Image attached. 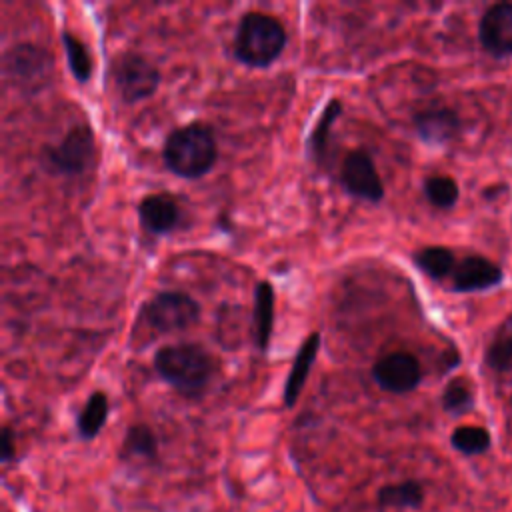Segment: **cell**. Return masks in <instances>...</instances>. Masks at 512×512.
<instances>
[{
	"label": "cell",
	"instance_id": "1",
	"mask_svg": "<svg viewBox=\"0 0 512 512\" xmlns=\"http://www.w3.org/2000/svg\"><path fill=\"white\" fill-rule=\"evenodd\" d=\"M216 156L214 132L204 122H188L174 128L162 148L164 164L180 178L204 176L212 170Z\"/></svg>",
	"mask_w": 512,
	"mask_h": 512
},
{
	"label": "cell",
	"instance_id": "2",
	"mask_svg": "<svg viewBox=\"0 0 512 512\" xmlns=\"http://www.w3.org/2000/svg\"><path fill=\"white\" fill-rule=\"evenodd\" d=\"M154 368L178 392L198 394L216 372V360L204 346L196 342H180L158 348L154 354Z\"/></svg>",
	"mask_w": 512,
	"mask_h": 512
},
{
	"label": "cell",
	"instance_id": "3",
	"mask_svg": "<svg viewBox=\"0 0 512 512\" xmlns=\"http://www.w3.org/2000/svg\"><path fill=\"white\" fill-rule=\"evenodd\" d=\"M286 46V30L282 22L266 12H246L236 28L234 56L250 68L270 66Z\"/></svg>",
	"mask_w": 512,
	"mask_h": 512
},
{
	"label": "cell",
	"instance_id": "4",
	"mask_svg": "<svg viewBox=\"0 0 512 512\" xmlns=\"http://www.w3.org/2000/svg\"><path fill=\"white\" fill-rule=\"evenodd\" d=\"M96 144L88 124L72 126L56 146L42 148V164L46 170L64 176H78L94 162Z\"/></svg>",
	"mask_w": 512,
	"mask_h": 512
},
{
	"label": "cell",
	"instance_id": "5",
	"mask_svg": "<svg viewBox=\"0 0 512 512\" xmlns=\"http://www.w3.org/2000/svg\"><path fill=\"white\" fill-rule=\"evenodd\" d=\"M112 80L120 98L134 104L156 92L160 70L138 52H122L112 62Z\"/></svg>",
	"mask_w": 512,
	"mask_h": 512
},
{
	"label": "cell",
	"instance_id": "6",
	"mask_svg": "<svg viewBox=\"0 0 512 512\" xmlns=\"http://www.w3.org/2000/svg\"><path fill=\"white\" fill-rule=\"evenodd\" d=\"M144 320L160 334L180 332L200 318L198 302L184 292H158L142 306Z\"/></svg>",
	"mask_w": 512,
	"mask_h": 512
},
{
	"label": "cell",
	"instance_id": "7",
	"mask_svg": "<svg viewBox=\"0 0 512 512\" xmlns=\"http://www.w3.org/2000/svg\"><path fill=\"white\" fill-rule=\"evenodd\" d=\"M52 70V54L36 44H14L4 54V72L20 86L36 90L46 84Z\"/></svg>",
	"mask_w": 512,
	"mask_h": 512
},
{
	"label": "cell",
	"instance_id": "8",
	"mask_svg": "<svg viewBox=\"0 0 512 512\" xmlns=\"http://www.w3.org/2000/svg\"><path fill=\"white\" fill-rule=\"evenodd\" d=\"M340 182L348 194L380 202L384 198V184L374 166V160L364 150H352L346 154L342 168H340Z\"/></svg>",
	"mask_w": 512,
	"mask_h": 512
},
{
	"label": "cell",
	"instance_id": "9",
	"mask_svg": "<svg viewBox=\"0 0 512 512\" xmlns=\"http://www.w3.org/2000/svg\"><path fill=\"white\" fill-rule=\"evenodd\" d=\"M372 376L386 392L406 394L420 384L422 368L410 352H390L374 362Z\"/></svg>",
	"mask_w": 512,
	"mask_h": 512
},
{
	"label": "cell",
	"instance_id": "10",
	"mask_svg": "<svg viewBox=\"0 0 512 512\" xmlns=\"http://www.w3.org/2000/svg\"><path fill=\"white\" fill-rule=\"evenodd\" d=\"M482 48L494 58L512 56V2L490 6L478 24Z\"/></svg>",
	"mask_w": 512,
	"mask_h": 512
},
{
	"label": "cell",
	"instance_id": "11",
	"mask_svg": "<svg viewBox=\"0 0 512 512\" xmlns=\"http://www.w3.org/2000/svg\"><path fill=\"white\" fill-rule=\"evenodd\" d=\"M450 278L452 290L456 292H480L498 286L504 278V272L496 262L480 254H470L458 260Z\"/></svg>",
	"mask_w": 512,
	"mask_h": 512
},
{
	"label": "cell",
	"instance_id": "12",
	"mask_svg": "<svg viewBox=\"0 0 512 512\" xmlns=\"http://www.w3.org/2000/svg\"><path fill=\"white\" fill-rule=\"evenodd\" d=\"M138 218L142 228L152 234H166L178 226L180 206L174 196L166 192H154L140 200Z\"/></svg>",
	"mask_w": 512,
	"mask_h": 512
},
{
	"label": "cell",
	"instance_id": "13",
	"mask_svg": "<svg viewBox=\"0 0 512 512\" xmlns=\"http://www.w3.org/2000/svg\"><path fill=\"white\" fill-rule=\"evenodd\" d=\"M414 130L428 144H446L460 130V118L452 108L436 106L414 114Z\"/></svg>",
	"mask_w": 512,
	"mask_h": 512
},
{
	"label": "cell",
	"instance_id": "14",
	"mask_svg": "<svg viewBox=\"0 0 512 512\" xmlns=\"http://www.w3.org/2000/svg\"><path fill=\"white\" fill-rule=\"evenodd\" d=\"M320 344H322V338L318 332H312L298 348L294 360H292V368H290V374L286 378V384H284V406H294L308 376H310V370H312V364L318 356V350H320Z\"/></svg>",
	"mask_w": 512,
	"mask_h": 512
},
{
	"label": "cell",
	"instance_id": "15",
	"mask_svg": "<svg viewBox=\"0 0 512 512\" xmlns=\"http://www.w3.org/2000/svg\"><path fill=\"white\" fill-rule=\"evenodd\" d=\"M274 288L262 280L254 290V342L260 352L268 350L274 328Z\"/></svg>",
	"mask_w": 512,
	"mask_h": 512
},
{
	"label": "cell",
	"instance_id": "16",
	"mask_svg": "<svg viewBox=\"0 0 512 512\" xmlns=\"http://www.w3.org/2000/svg\"><path fill=\"white\" fill-rule=\"evenodd\" d=\"M414 264L432 280H442L452 276L458 260L454 252L446 246H424L414 252Z\"/></svg>",
	"mask_w": 512,
	"mask_h": 512
},
{
	"label": "cell",
	"instance_id": "17",
	"mask_svg": "<svg viewBox=\"0 0 512 512\" xmlns=\"http://www.w3.org/2000/svg\"><path fill=\"white\" fill-rule=\"evenodd\" d=\"M108 410H110L108 396L100 390L92 392L76 418V428H78L80 438H84V440L96 438L108 420Z\"/></svg>",
	"mask_w": 512,
	"mask_h": 512
},
{
	"label": "cell",
	"instance_id": "18",
	"mask_svg": "<svg viewBox=\"0 0 512 512\" xmlns=\"http://www.w3.org/2000/svg\"><path fill=\"white\" fill-rule=\"evenodd\" d=\"M424 502V488L416 480L386 484L378 490V504L386 508H418Z\"/></svg>",
	"mask_w": 512,
	"mask_h": 512
},
{
	"label": "cell",
	"instance_id": "19",
	"mask_svg": "<svg viewBox=\"0 0 512 512\" xmlns=\"http://www.w3.org/2000/svg\"><path fill=\"white\" fill-rule=\"evenodd\" d=\"M122 454L128 458L156 460L158 456V440L156 434L146 424H134L126 430L122 442Z\"/></svg>",
	"mask_w": 512,
	"mask_h": 512
},
{
	"label": "cell",
	"instance_id": "20",
	"mask_svg": "<svg viewBox=\"0 0 512 512\" xmlns=\"http://www.w3.org/2000/svg\"><path fill=\"white\" fill-rule=\"evenodd\" d=\"M488 368L494 372H508L512 370V318H508L498 332L494 334L492 342L486 348L484 356Z\"/></svg>",
	"mask_w": 512,
	"mask_h": 512
},
{
	"label": "cell",
	"instance_id": "21",
	"mask_svg": "<svg viewBox=\"0 0 512 512\" xmlns=\"http://www.w3.org/2000/svg\"><path fill=\"white\" fill-rule=\"evenodd\" d=\"M342 112V102L338 98H330L328 104L324 106V110L320 112V118L316 120L310 138H308V150L310 154L320 162L326 148H328V136H330V126L332 122L340 116Z\"/></svg>",
	"mask_w": 512,
	"mask_h": 512
},
{
	"label": "cell",
	"instance_id": "22",
	"mask_svg": "<svg viewBox=\"0 0 512 512\" xmlns=\"http://www.w3.org/2000/svg\"><path fill=\"white\" fill-rule=\"evenodd\" d=\"M62 44L66 50V60L72 76L78 82H86L92 76V58L86 44L80 38H76L70 30L62 32Z\"/></svg>",
	"mask_w": 512,
	"mask_h": 512
},
{
	"label": "cell",
	"instance_id": "23",
	"mask_svg": "<svg viewBox=\"0 0 512 512\" xmlns=\"http://www.w3.org/2000/svg\"><path fill=\"white\" fill-rule=\"evenodd\" d=\"M426 200L436 208H452L458 200V184L446 174H432L422 184Z\"/></svg>",
	"mask_w": 512,
	"mask_h": 512
},
{
	"label": "cell",
	"instance_id": "24",
	"mask_svg": "<svg viewBox=\"0 0 512 512\" xmlns=\"http://www.w3.org/2000/svg\"><path fill=\"white\" fill-rule=\"evenodd\" d=\"M450 442L460 454H466V456L484 454L492 444L490 432L482 426H458L452 432Z\"/></svg>",
	"mask_w": 512,
	"mask_h": 512
},
{
	"label": "cell",
	"instance_id": "25",
	"mask_svg": "<svg viewBox=\"0 0 512 512\" xmlns=\"http://www.w3.org/2000/svg\"><path fill=\"white\" fill-rule=\"evenodd\" d=\"M442 408L448 414L460 416L464 412H468L474 406V396H472V388L468 386V382L464 378H454L450 380L444 390H442Z\"/></svg>",
	"mask_w": 512,
	"mask_h": 512
},
{
	"label": "cell",
	"instance_id": "26",
	"mask_svg": "<svg viewBox=\"0 0 512 512\" xmlns=\"http://www.w3.org/2000/svg\"><path fill=\"white\" fill-rule=\"evenodd\" d=\"M14 458V442L12 430L8 426L2 428V462H10Z\"/></svg>",
	"mask_w": 512,
	"mask_h": 512
},
{
	"label": "cell",
	"instance_id": "27",
	"mask_svg": "<svg viewBox=\"0 0 512 512\" xmlns=\"http://www.w3.org/2000/svg\"><path fill=\"white\" fill-rule=\"evenodd\" d=\"M502 190H504V186H494V188H486V190H484V196H486V198H494V196H498V194H500Z\"/></svg>",
	"mask_w": 512,
	"mask_h": 512
}]
</instances>
